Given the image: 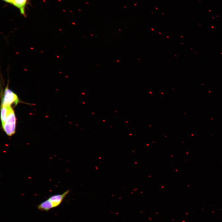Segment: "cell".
<instances>
[{
  "instance_id": "cell-3",
  "label": "cell",
  "mask_w": 222,
  "mask_h": 222,
  "mask_svg": "<svg viewBox=\"0 0 222 222\" xmlns=\"http://www.w3.org/2000/svg\"><path fill=\"white\" fill-rule=\"evenodd\" d=\"M18 101L17 95L7 87L5 89L2 106H11L13 104H17Z\"/></svg>"
},
{
  "instance_id": "cell-5",
  "label": "cell",
  "mask_w": 222,
  "mask_h": 222,
  "mask_svg": "<svg viewBox=\"0 0 222 222\" xmlns=\"http://www.w3.org/2000/svg\"><path fill=\"white\" fill-rule=\"evenodd\" d=\"M4 2L10 3V0H2Z\"/></svg>"
},
{
  "instance_id": "cell-4",
  "label": "cell",
  "mask_w": 222,
  "mask_h": 222,
  "mask_svg": "<svg viewBox=\"0 0 222 222\" xmlns=\"http://www.w3.org/2000/svg\"><path fill=\"white\" fill-rule=\"evenodd\" d=\"M28 2V0H10V3L17 8L20 13L26 17L25 9Z\"/></svg>"
},
{
  "instance_id": "cell-2",
  "label": "cell",
  "mask_w": 222,
  "mask_h": 222,
  "mask_svg": "<svg viewBox=\"0 0 222 222\" xmlns=\"http://www.w3.org/2000/svg\"><path fill=\"white\" fill-rule=\"evenodd\" d=\"M69 191L70 190H68L62 194L52 195L46 200L45 201L50 209H51L60 205Z\"/></svg>"
},
{
  "instance_id": "cell-1",
  "label": "cell",
  "mask_w": 222,
  "mask_h": 222,
  "mask_svg": "<svg viewBox=\"0 0 222 222\" xmlns=\"http://www.w3.org/2000/svg\"><path fill=\"white\" fill-rule=\"evenodd\" d=\"M16 117L13 110L12 108L2 122L3 129L9 136H11L15 132Z\"/></svg>"
}]
</instances>
